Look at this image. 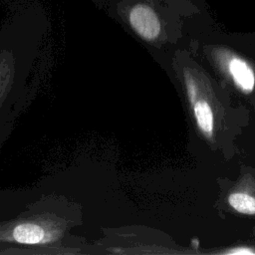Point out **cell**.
Instances as JSON below:
<instances>
[{
	"instance_id": "cell-3",
	"label": "cell",
	"mask_w": 255,
	"mask_h": 255,
	"mask_svg": "<svg viewBox=\"0 0 255 255\" xmlns=\"http://www.w3.org/2000/svg\"><path fill=\"white\" fill-rule=\"evenodd\" d=\"M174 70L185 95L198 133L208 142L215 143L223 119V108L216 97L211 79L193 61H174Z\"/></svg>"
},
{
	"instance_id": "cell-5",
	"label": "cell",
	"mask_w": 255,
	"mask_h": 255,
	"mask_svg": "<svg viewBox=\"0 0 255 255\" xmlns=\"http://www.w3.org/2000/svg\"><path fill=\"white\" fill-rule=\"evenodd\" d=\"M226 202L236 213L255 216V175H243L228 191Z\"/></svg>"
},
{
	"instance_id": "cell-2",
	"label": "cell",
	"mask_w": 255,
	"mask_h": 255,
	"mask_svg": "<svg viewBox=\"0 0 255 255\" xmlns=\"http://www.w3.org/2000/svg\"><path fill=\"white\" fill-rule=\"evenodd\" d=\"M82 223L80 203L43 195L16 217L0 221V254H83L85 240L71 233Z\"/></svg>"
},
{
	"instance_id": "cell-4",
	"label": "cell",
	"mask_w": 255,
	"mask_h": 255,
	"mask_svg": "<svg viewBox=\"0 0 255 255\" xmlns=\"http://www.w3.org/2000/svg\"><path fill=\"white\" fill-rule=\"evenodd\" d=\"M210 59L217 71L241 94L250 95L255 89V70L242 56L226 47L210 50Z\"/></svg>"
},
{
	"instance_id": "cell-1",
	"label": "cell",
	"mask_w": 255,
	"mask_h": 255,
	"mask_svg": "<svg viewBox=\"0 0 255 255\" xmlns=\"http://www.w3.org/2000/svg\"><path fill=\"white\" fill-rule=\"evenodd\" d=\"M51 27L43 4L22 0L0 26V151L24 111Z\"/></svg>"
}]
</instances>
